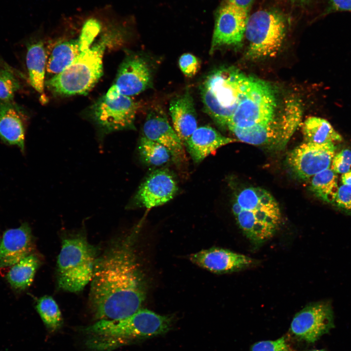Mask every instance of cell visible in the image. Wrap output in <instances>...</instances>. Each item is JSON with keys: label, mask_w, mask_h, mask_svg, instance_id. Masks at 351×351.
Wrapping results in <instances>:
<instances>
[{"label": "cell", "mask_w": 351, "mask_h": 351, "mask_svg": "<svg viewBox=\"0 0 351 351\" xmlns=\"http://www.w3.org/2000/svg\"><path fill=\"white\" fill-rule=\"evenodd\" d=\"M138 230L113 242L96 259L89 300L98 320L125 318L145 299L146 281L135 250Z\"/></svg>", "instance_id": "cell-1"}, {"label": "cell", "mask_w": 351, "mask_h": 351, "mask_svg": "<svg viewBox=\"0 0 351 351\" xmlns=\"http://www.w3.org/2000/svg\"><path fill=\"white\" fill-rule=\"evenodd\" d=\"M173 322L172 316L141 308L123 319L98 320L81 331L87 337L86 346L90 351H111L135 340L164 334Z\"/></svg>", "instance_id": "cell-2"}, {"label": "cell", "mask_w": 351, "mask_h": 351, "mask_svg": "<svg viewBox=\"0 0 351 351\" xmlns=\"http://www.w3.org/2000/svg\"><path fill=\"white\" fill-rule=\"evenodd\" d=\"M232 211L244 234L258 245L271 238L281 221L279 206L273 195L259 187H248L236 196Z\"/></svg>", "instance_id": "cell-3"}, {"label": "cell", "mask_w": 351, "mask_h": 351, "mask_svg": "<svg viewBox=\"0 0 351 351\" xmlns=\"http://www.w3.org/2000/svg\"><path fill=\"white\" fill-rule=\"evenodd\" d=\"M250 77L234 67L211 71L200 86L203 109L217 125L227 127Z\"/></svg>", "instance_id": "cell-4"}, {"label": "cell", "mask_w": 351, "mask_h": 351, "mask_svg": "<svg viewBox=\"0 0 351 351\" xmlns=\"http://www.w3.org/2000/svg\"><path fill=\"white\" fill-rule=\"evenodd\" d=\"M105 39L82 51L63 71L45 82L48 89L65 96L88 93L103 74L102 60L107 42Z\"/></svg>", "instance_id": "cell-5"}, {"label": "cell", "mask_w": 351, "mask_h": 351, "mask_svg": "<svg viewBox=\"0 0 351 351\" xmlns=\"http://www.w3.org/2000/svg\"><path fill=\"white\" fill-rule=\"evenodd\" d=\"M97 254L82 235L63 239L57 264L59 288L72 292L82 291L92 279Z\"/></svg>", "instance_id": "cell-6"}, {"label": "cell", "mask_w": 351, "mask_h": 351, "mask_svg": "<svg viewBox=\"0 0 351 351\" xmlns=\"http://www.w3.org/2000/svg\"><path fill=\"white\" fill-rule=\"evenodd\" d=\"M286 24L283 16L271 10H260L248 17L245 36L249 45L246 56L259 59L275 56L283 42Z\"/></svg>", "instance_id": "cell-7"}, {"label": "cell", "mask_w": 351, "mask_h": 351, "mask_svg": "<svg viewBox=\"0 0 351 351\" xmlns=\"http://www.w3.org/2000/svg\"><path fill=\"white\" fill-rule=\"evenodd\" d=\"M276 107L272 86L267 82L250 77L227 128H246L269 123L275 119Z\"/></svg>", "instance_id": "cell-8"}, {"label": "cell", "mask_w": 351, "mask_h": 351, "mask_svg": "<svg viewBox=\"0 0 351 351\" xmlns=\"http://www.w3.org/2000/svg\"><path fill=\"white\" fill-rule=\"evenodd\" d=\"M137 105L130 97L120 94L113 99L104 96L94 105V120L105 133L135 129Z\"/></svg>", "instance_id": "cell-9"}, {"label": "cell", "mask_w": 351, "mask_h": 351, "mask_svg": "<svg viewBox=\"0 0 351 351\" xmlns=\"http://www.w3.org/2000/svg\"><path fill=\"white\" fill-rule=\"evenodd\" d=\"M335 150L334 143L304 141L289 152L287 163L297 177L306 180L331 167Z\"/></svg>", "instance_id": "cell-10"}, {"label": "cell", "mask_w": 351, "mask_h": 351, "mask_svg": "<svg viewBox=\"0 0 351 351\" xmlns=\"http://www.w3.org/2000/svg\"><path fill=\"white\" fill-rule=\"evenodd\" d=\"M333 313L328 302L307 305L293 317L290 333L299 341L313 343L333 327Z\"/></svg>", "instance_id": "cell-11"}, {"label": "cell", "mask_w": 351, "mask_h": 351, "mask_svg": "<svg viewBox=\"0 0 351 351\" xmlns=\"http://www.w3.org/2000/svg\"><path fill=\"white\" fill-rule=\"evenodd\" d=\"M177 191L176 180L170 171L156 170L141 183L127 207L150 209L161 206L172 199Z\"/></svg>", "instance_id": "cell-12"}, {"label": "cell", "mask_w": 351, "mask_h": 351, "mask_svg": "<svg viewBox=\"0 0 351 351\" xmlns=\"http://www.w3.org/2000/svg\"><path fill=\"white\" fill-rule=\"evenodd\" d=\"M248 13L229 0L217 13L210 53L223 46L238 45L242 42Z\"/></svg>", "instance_id": "cell-13"}, {"label": "cell", "mask_w": 351, "mask_h": 351, "mask_svg": "<svg viewBox=\"0 0 351 351\" xmlns=\"http://www.w3.org/2000/svg\"><path fill=\"white\" fill-rule=\"evenodd\" d=\"M153 69L144 55L132 54L123 59L114 84L124 95H138L152 86Z\"/></svg>", "instance_id": "cell-14"}, {"label": "cell", "mask_w": 351, "mask_h": 351, "mask_svg": "<svg viewBox=\"0 0 351 351\" xmlns=\"http://www.w3.org/2000/svg\"><path fill=\"white\" fill-rule=\"evenodd\" d=\"M142 136L165 147L176 160L185 157L184 144L159 106L149 110L142 128Z\"/></svg>", "instance_id": "cell-15"}, {"label": "cell", "mask_w": 351, "mask_h": 351, "mask_svg": "<svg viewBox=\"0 0 351 351\" xmlns=\"http://www.w3.org/2000/svg\"><path fill=\"white\" fill-rule=\"evenodd\" d=\"M189 259L195 264L215 273L237 272L250 267L255 263L249 256L216 247L192 254Z\"/></svg>", "instance_id": "cell-16"}, {"label": "cell", "mask_w": 351, "mask_h": 351, "mask_svg": "<svg viewBox=\"0 0 351 351\" xmlns=\"http://www.w3.org/2000/svg\"><path fill=\"white\" fill-rule=\"evenodd\" d=\"M34 249L33 236L27 223L7 230L0 241V269L13 266L33 253Z\"/></svg>", "instance_id": "cell-17"}, {"label": "cell", "mask_w": 351, "mask_h": 351, "mask_svg": "<svg viewBox=\"0 0 351 351\" xmlns=\"http://www.w3.org/2000/svg\"><path fill=\"white\" fill-rule=\"evenodd\" d=\"M169 110L173 127L184 145L198 127L194 101L189 89L171 100Z\"/></svg>", "instance_id": "cell-18"}, {"label": "cell", "mask_w": 351, "mask_h": 351, "mask_svg": "<svg viewBox=\"0 0 351 351\" xmlns=\"http://www.w3.org/2000/svg\"><path fill=\"white\" fill-rule=\"evenodd\" d=\"M25 134V117L20 107L12 100H0V138L24 152Z\"/></svg>", "instance_id": "cell-19"}, {"label": "cell", "mask_w": 351, "mask_h": 351, "mask_svg": "<svg viewBox=\"0 0 351 351\" xmlns=\"http://www.w3.org/2000/svg\"><path fill=\"white\" fill-rule=\"evenodd\" d=\"M236 139L223 136L213 127H198L184 146L195 163H199L218 148L235 142Z\"/></svg>", "instance_id": "cell-20"}, {"label": "cell", "mask_w": 351, "mask_h": 351, "mask_svg": "<svg viewBox=\"0 0 351 351\" xmlns=\"http://www.w3.org/2000/svg\"><path fill=\"white\" fill-rule=\"evenodd\" d=\"M40 262L39 257L32 253L12 266L6 275L11 287L17 291L27 289L33 281Z\"/></svg>", "instance_id": "cell-21"}, {"label": "cell", "mask_w": 351, "mask_h": 351, "mask_svg": "<svg viewBox=\"0 0 351 351\" xmlns=\"http://www.w3.org/2000/svg\"><path fill=\"white\" fill-rule=\"evenodd\" d=\"M26 60L30 83L37 92L42 94L44 91L47 62L46 54L42 42L39 41L28 46Z\"/></svg>", "instance_id": "cell-22"}, {"label": "cell", "mask_w": 351, "mask_h": 351, "mask_svg": "<svg viewBox=\"0 0 351 351\" xmlns=\"http://www.w3.org/2000/svg\"><path fill=\"white\" fill-rule=\"evenodd\" d=\"M302 133L305 142L317 144L341 141L342 136L326 119L310 117L304 122Z\"/></svg>", "instance_id": "cell-23"}, {"label": "cell", "mask_w": 351, "mask_h": 351, "mask_svg": "<svg viewBox=\"0 0 351 351\" xmlns=\"http://www.w3.org/2000/svg\"><path fill=\"white\" fill-rule=\"evenodd\" d=\"M81 52L78 40H70L56 44L47 58V71L57 75L70 65Z\"/></svg>", "instance_id": "cell-24"}, {"label": "cell", "mask_w": 351, "mask_h": 351, "mask_svg": "<svg viewBox=\"0 0 351 351\" xmlns=\"http://www.w3.org/2000/svg\"><path fill=\"white\" fill-rule=\"evenodd\" d=\"M311 178L310 189L312 192L323 201L334 204L339 187L337 174L329 168Z\"/></svg>", "instance_id": "cell-25"}, {"label": "cell", "mask_w": 351, "mask_h": 351, "mask_svg": "<svg viewBox=\"0 0 351 351\" xmlns=\"http://www.w3.org/2000/svg\"><path fill=\"white\" fill-rule=\"evenodd\" d=\"M138 150L141 160L148 165L161 166L173 158L165 147L143 136L139 140Z\"/></svg>", "instance_id": "cell-26"}, {"label": "cell", "mask_w": 351, "mask_h": 351, "mask_svg": "<svg viewBox=\"0 0 351 351\" xmlns=\"http://www.w3.org/2000/svg\"><path fill=\"white\" fill-rule=\"evenodd\" d=\"M36 310L46 328L55 332L62 326V317L58 304L50 296L45 295L39 299Z\"/></svg>", "instance_id": "cell-27"}, {"label": "cell", "mask_w": 351, "mask_h": 351, "mask_svg": "<svg viewBox=\"0 0 351 351\" xmlns=\"http://www.w3.org/2000/svg\"><path fill=\"white\" fill-rule=\"evenodd\" d=\"M284 109L280 121L284 139L287 144L301 120L302 109L298 101L290 99Z\"/></svg>", "instance_id": "cell-28"}, {"label": "cell", "mask_w": 351, "mask_h": 351, "mask_svg": "<svg viewBox=\"0 0 351 351\" xmlns=\"http://www.w3.org/2000/svg\"><path fill=\"white\" fill-rule=\"evenodd\" d=\"M20 88V82L12 71L6 67L0 68V100H12Z\"/></svg>", "instance_id": "cell-29"}, {"label": "cell", "mask_w": 351, "mask_h": 351, "mask_svg": "<svg viewBox=\"0 0 351 351\" xmlns=\"http://www.w3.org/2000/svg\"><path fill=\"white\" fill-rule=\"evenodd\" d=\"M179 68L183 75L188 78L194 77L200 67L199 59L190 53L182 54L178 59Z\"/></svg>", "instance_id": "cell-30"}, {"label": "cell", "mask_w": 351, "mask_h": 351, "mask_svg": "<svg viewBox=\"0 0 351 351\" xmlns=\"http://www.w3.org/2000/svg\"><path fill=\"white\" fill-rule=\"evenodd\" d=\"M285 336L275 340H265L257 342L251 347L250 351H291Z\"/></svg>", "instance_id": "cell-31"}, {"label": "cell", "mask_w": 351, "mask_h": 351, "mask_svg": "<svg viewBox=\"0 0 351 351\" xmlns=\"http://www.w3.org/2000/svg\"><path fill=\"white\" fill-rule=\"evenodd\" d=\"M100 29L99 25L95 20L89 21L85 24L78 39L81 52L91 47Z\"/></svg>", "instance_id": "cell-32"}, {"label": "cell", "mask_w": 351, "mask_h": 351, "mask_svg": "<svg viewBox=\"0 0 351 351\" xmlns=\"http://www.w3.org/2000/svg\"><path fill=\"white\" fill-rule=\"evenodd\" d=\"M331 167L336 174H343L351 171V150L346 149L336 154Z\"/></svg>", "instance_id": "cell-33"}, {"label": "cell", "mask_w": 351, "mask_h": 351, "mask_svg": "<svg viewBox=\"0 0 351 351\" xmlns=\"http://www.w3.org/2000/svg\"><path fill=\"white\" fill-rule=\"evenodd\" d=\"M334 204L345 211L351 212V186L342 184L338 187Z\"/></svg>", "instance_id": "cell-34"}, {"label": "cell", "mask_w": 351, "mask_h": 351, "mask_svg": "<svg viewBox=\"0 0 351 351\" xmlns=\"http://www.w3.org/2000/svg\"><path fill=\"white\" fill-rule=\"evenodd\" d=\"M339 11L351 12V0H329L323 15Z\"/></svg>", "instance_id": "cell-35"}, {"label": "cell", "mask_w": 351, "mask_h": 351, "mask_svg": "<svg viewBox=\"0 0 351 351\" xmlns=\"http://www.w3.org/2000/svg\"><path fill=\"white\" fill-rule=\"evenodd\" d=\"M236 7L248 13L254 0H229Z\"/></svg>", "instance_id": "cell-36"}, {"label": "cell", "mask_w": 351, "mask_h": 351, "mask_svg": "<svg viewBox=\"0 0 351 351\" xmlns=\"http://www.w3.org/2000/svg\"><path fill=\"white\" fill-rule=\"evenodd\" d=\"M341 181L344 185L351 186V171L342 174Z\"/></svg>", "instance_id": "cell-37"}, {"label": "cell", "mask_w": 351, "mask_h": 351, "mask_svg": "<svg viewBox=\"0 0 351 351\" xmlns=\"http://www.w3.org/2000/svg\"><path fill=\"white\" fill-rule=\"evenodd\" d=\"M291 351H295V350L291 349ZM303 351H325L324 350H312Z\"/></svg>", "instance_id": "cell-38"}, {"label": "cell", "mask_w": 351, "mask_h": 351, "mask_svg": "<svg viewBox=\"0 0 351 351\" xmlns=\"http://www.w3.org/2000/svg\"><path fill=\"white\" fill-rule=\"evenodd\" d=\"M309 0H300V1L302 2H308Z\"/></svg>", "instance_id": "cell-39"}]
</instances>
